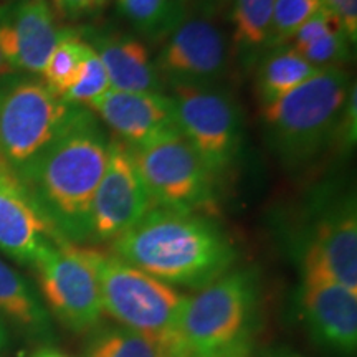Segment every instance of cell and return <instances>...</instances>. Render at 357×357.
<instances>
[{"label": "cell", "instance_id": "1", "mask_svg": "<svg viewBox=\"0 0 357 357\" xmlns=\"http://www.w3.org/2000/svg\"><path fill=\"white\" fill-rule=\"evenodd\" d=\"M111 137L86 108L73 106L56 136L13 176L61 238L89 242L91 205Z\"/></svg>", "mask_w": 357, "mask_h": 357}, {"label": "cell", "instance_id": "2", "mask_svg": "<svg viewBox=\"0 0 357 357\" xmlns=\"http://www.w3.org/2000/svg\"><path fill=\"white\" fill-rule=\"evenodd\" d=\"M111 253L174 288L202 289L231 270L236 250L205 213L154 207L111 243Z\"/></svg>", "mask_w": 357, "mask_h": 357}, {"label": "cell", "instance_id": "3", "mask_svg": "<svg viewBox=\"0 0 357 357\" xmlns=\"http://www.w3.org/2000/svg\"><path fill=\"white\" fill-rule=\"evenodd\" d=\"M354 84L346 68L331 66L261 106L266 142L284 167H305L336 144L339 119Z\"/></svg>", "mask_w": 357, "mask_h": 357}, {"label": "cell", "instance_id": "4", "mask_svg": "<svg viewBox=\"0 0 357 357\" xmlns=\"http://www.w3.org/2000/svg\"><path fill=\"white\" fill-rule=\"evenodd\" d=\"M260 284L250 268L230 270L187 296L176 357H247L258 331Z\"/></svg>", "mask_w": 357, "mask_h": 357}, {"label": "cell", "instance_id": "5", "mask_svg": "<svg viewBox=\"0 0 357 357\" xmlns=\"http://www.w3.org/2000/svg\"><path fill=\"white\" fill-rule=\"evenodd\" d=\"M95 271L101 306L116 323L153 339L176 357L177 328L187 294L162 283L113 253L82 247Z\"/></svg>", "mask_w": 357, "mask_h": 357}, {"label": "cell", "instance_id": "6", "mask_svg": "<svg viewBox=\"0 0 357 357\" xmlns=\"http://www.w3.org/2000/svg\"><path fill=\"white\" fill-rule=\"evenodd\" d=\"M71 108L40 77L19 71L0 77V158L8 171L29 164L56 136Z\"/></svg>", "mask_w": 357, "mask_h": 357}, {"label": "cell", "instance_id": "7", "mask_svg": "<svg viewBox=\"0 0 357 357\" xmlns=\"http://www.w3.org/2000/svg\"><path fill=\"white\" fill-rule=\"evenodd\" d=\"M154 207L204 213L213 208V177L181 129L129 147Z\"/></svg>", "mask_w": 357, "mask_h": 357}, {"label": "cell", "instance_id": "8", "mask_svg": "<svg viewBox=\"0 0 357 357\" xmlns=\"http://www.w3.org/2000/svg\"><path fill=\"white\" fill-rule=\"evenodd\" d=\"M177 124L213 177L229 171L243 141L238 102L227 89L213 86H171Z\"/></svg>", "mask_w": 357, "mask_h": 357}, {"label": "cell", "instance_id": "9", "mask_svg": "<svg viewBox=\"0 0 357 357\" xmlns=\"http://www.w3.org/2000/svg\"><path fill=\"white\" fill-rule=\"evenodd\" d=\"M40 291L60 323L73 333H91L101 323L100 288L82 245L56 236L35 258Z\"/></svg>", "mask_w": 357, "mask_h": 357}, {"label": "cell", "instance_id": "10", "mask_svg": "<svg viewBox=\"0 0 357 357\" xmlns=\"http://www.w3.org/2000/svg\"><path fill=\"white\" fill-rule=\"evenodd\" d=\"M231 58L230 40L208 6L185 15L164 40L155 70L164 88L213 86L225 77Z\"/></svg>", "mask_w": 357, "mask_h": 357}, {"label": "cell", "instance_id": "11", "mask_svg": "<svg viewBox=\"0 0 357 357\" xmlns=\"http://www.w3.org/2000/svg\"><path fill=\"white\" fill-rule=\"evenodd\" d=\"M154 208L131 151L124 142L111 139L108 160L91 205L89 242L113 243Z\"/></svg>", "mask_w": 357, "mask_h": 357}, {"label": "cell", "instance_id": "12", "mask_svg": "<svg viewBox=\"0 0 357 357\" xmlns=\"http://www.w3.org/2000/svg\"><path fill=\"white\" fill-rule=\"evenodd\" d=\"M301 276L324 278L357 293V208L354 195L334 200L316 217L300 247Z\"/></svg>", "mask_w": 357, "mask_h": 357}, {"label": "cell", "instance_id": "13", "mask_svg": "<svg viewBox=\"0 0 357 357\" xmlns=\"http://www.w3.org/2000/svg\"><path fill=\"white\" fill-rule=\"evenodd\" d=\"M61 33L47 0H20L0 8V53L13 71L42 77Z\"/></svg>", "mask_w": 357, "mask_h": 357}, {"label": "cell", "instance_id": "14", "mask_svg": "<svg viewBox=\"0 0 357 357\" xmlns=\"http://www.w3.org/2000/svg\"><path fill=\"white\" fill-rule=\"evenodd\" d=\"M86 109L113 131L114 139L128 147H137L178 128L176 106L166 93L108 89Z\"/></svg>", "mask_w": 357, "mask_h": 357}, {"label": "cell", "instance_id": "15", "mask_svg": "<svg viewBox=\"0 0 357 357\" xmlns=\"http://www.w3.org/2000/svg\"><path fill=\"white\" fill-rule=\"evenodd\" d=\"M303 319L321 344L352 354L357 346V293L334 281L303 276Z\"/></svg>", "mask_w": 357, "mask_h": 357}, {"label": "cell", "instance_id": "16", "mask_svg": "<svg viewBox=\"0 0 357 357\" xmlns=\"http://www.w3.org/2000/svg\"><path fill=\"white\" fill-rule=\"evenodd\" d=\"M56 231L45 220L17 177L0 169V252L13 260L32 265Z\"/></svg>", "mask_w": 357, "mask_h": 357}, {"label": "cell", "instance_id": "17", "mask_svg": "<svg viewBox=\"0 0 357 357\" xmlns=\"http://www.w3.org/2000/svg\"><path fill=\"white\" fill-rule=\"evenodd\" d=\"M79 33L105 65L111 89L164 93L166 88L160 82L144 40L137 35L100 26H84Z\"/></svg>", "mask_w": 357, "mask_h": 357}, {"label": "cell", "instance_id": "18", "mask_svg": "<svg viewBox=\"0 0 357 357\" xmlns=\"http://www.w3.org/2000/svg\"><path fill=\"white\" fill-rule=\"evenodd\" d=\"M275 0H231V55L243 70L260 61L270 48L271 15Z\"/></svg>", "mask_w": 357, "mask_h": 357}, {"label": "cell", "instance_id": "19", "mask_svg": "<svg viewBox=\"0 0 357 357\" xmlns=\"http://www.w3.org/2000/svg\"><path fill=\"white\" fill-rule=\"evenodd\" d=\"M321 68H316L293 48H273L258 61L257 96L261 106L271 105L293 89L311 79Z\"/></svg>", "mask_w": 357, "mask_h": 357}, {"label": "cell", "instance_id": "20", "mask_svg": "<svg viewBox=\"0 0 357 357\" xmlns=\"http://www.w3.org/2000/svg\"><path fill=\"white\" fill-rule=\"evenodd\" d=\"M0 314L32 336H50L52 321L47 307L20 273L0 260Z\"/></svg>", "mask_w": 357, "mask_h": 357}, {"label": "cell", "instance_id": "21", "mask_svg": "<svg viewBox=\"0 0 357 357\" xmlns=\"http://www.w3.org/2000/svg\"><path fill=\"white\" fill-rule=\"evenodd\" d=\"M116 7L137 37L160 42L182 24L190 0H116Z\"/></svg>", "mask_w": 357, "mask_h": 357}, {"label": "cell", "instance_id": "22", "mask_svg": "<svg viewBox=\"0 0 357 357\" xmlns=\"http://www.w3.org/2000/svg\"><path fill=\"white\" fill-rule=\"evenodd\" d=\"M83 357H167V354L153 339L114 324L93 329Z\"/></svg>", "mask_w": 357, "mask_h": 357}, {"label": "cell", "instance_id": "23", "mask_svg": "<svg viewBox=\"0 0 357 357\" xmlns=\"http://www.w3.org/2000/svg\"><path fill=\"white\" fill-rule=\"evenodd\" d=\"M86 45V40L82 37L79 30L63 29L55 50L48 58V63L40 78L61 100L78 77Z\"/></svg>", "mask_w": 357, "mask_h": 357}, {"label": "cell", "instance_id": "24", "mask_svg": "<svg viewBox=\"0 0 357 357\" xmlns=\"http://www.w3.org/2000/svg\"><path fill=\"white\" fill-rule=\"evenodd\" d=\"M323 8H326L324 0H275L268 52L284 47L293 35Z\"/></svg>", "mask_w": 357, "mask_h": 357}, {"label": "cell", "instance_id": "25", "mask_svg": "<svg viewBox=\"0 0 357 357\" xmlns=\"http://www.w3.org/2000/svg\"><path fill=\"white\" fill-rule=\"evenodd\" d=\"M108 89H111V84L105 65H102L98 53L93 50L91 45L88 43L78 77L70 91L65 95L63 101L70 106L86 108L89 102L105 95Z\"/></svg>", "mask_w": 357, "mask_h": 357}, {"label": "cell", "instance_id": "26", "mask_svg": "<svg viewBox=\"0 0 357 357\" xmlns=\"http://www.w3.org/2000/svg\"><path fill=\"white\" fill-rule=\"evenodd\" d=\"M300 55L321 70L342 66L351 56V42L344 30L336 29L303 48Z\"/></svg>", "mask_w": 357, "mask_h": 357}, {"label": "cell", "instance_id": "27", "mask_svg": "<svg viewBox=\"0 0 357 357\" xmlns=\"http://www.w3.org/2000/svg\"><path fill=\"white\" fill-rule=\"evenodd\" d=\"M336 29H342L341 24H339L336 17H334L328 8H323V10L316 13V15H312L311 19L293 35V38L287 43V47L293 48L294 52L300 53L303 48H306L307 45L314 42V40L324 37L326 33L333 32V30Z\"/></svg>", "mask_w": 357, "mask_h": 357}, {"label": "cell", "instance_id": "28", "mask_svg": "<svg viewBox=\"0 0 357 357\" xmlns=\"http://www.w3.org/2000/svg\"><path fill=\"white\" fill-rule=\"evenodd\" d=\"M357 134V88L351 89V95L347 98V102L342 109L341 119H339L336 146L344 151H351L356 144Z\"/></svg>", "mask_w": 357, "mask_h": 357}, {"label": "cell", "instance_id": "29", "mask_svg": "<svg viewBox=\"0 0 357 357\" xmlns=\"http://www.w3.org/2000/svg\"><path fill=\"white\" fill-rule=\"evenodd\" d=\"M324 6L336 17L352 45L357 42V0H324Z\"/></svg>", "mask_w": 357, "mask_h": 357}, {"label": "cell", "instance_id": "30", "mask_svg": "<svg viewBox=\"0 0 357 357\" xmlns=\"http://www.w3.org/2000/svg\"><path fill=\"white\" fill-rule=\"evenodd\" d=\"M109 0H55L58 10L68 19H83L95 15L108 6Z\"/></svg>", "mask_w": 357, "mask_h": 357}, {"label": "cell", "instance_id": "31", "mask_svg": "<svg viewBox=\"0 0 357 357\" xmlns=\"http://www.w3.org/2000/svg\"><path fill=\"white\" fill-rule=\"evenodd\" d=\"M32 357H68V356L61 354V352H58V351L47 349V347H45V349H40L35 352V354H32Z\"/></svg>", "mask_w": 357, "mask_h": 357}, {"label": "cell", "instance_id": "32", "mask_svg": "<svg viewBox=\"0 0 357 357\" xmlns=\"http://www.w3.org/2000/svg\"><path fill=\"white\" fill-rule=\"evenodd\" d=\"M7 344H8V336L6 331V326H3L2 321H0V356H2V352L7 347Z\"/></svg>", "mask_w": 357, "mask_h": 357}, {"label": "cell", "instance_id": "33", "mask_svg": "<svg viewBox=\"0 0 357 357\" xmlns=\"http://www.w3.org/2000/svg\"><path fill=\"white\" fill-rule=\"evenodd\" d=\"M12 71H13L12 66L7 63V60H6V58H3L2 53H0V77L12 73Z\"/></svg>", "mask_w": 357, "mask_h": 357}, {"label": "cell", "instance_id": "34", "mask_svg": "<svg viewBox=\"0 0 357 357\" xmlns=\"http://www.w3.org/2000/svg\"><path fill=\"white\" fill-rule=\"evenodd\" d=\"M0 169H7V167H6V164L2 162V158H0Z\"/></svg>", "mask_w": 357, "mask_h": 357}, {"label": "cell", "instance_id": "35", "mask_svg": "<svg viewBox=\"0 0 357 357\" xmlns=\"http://www.w3.org/2000/svg\"><path fill=\"white\" fill-rule=\"evenodd\" d=\"M280 357H291V356H280Z\"/></svg>", "mask_w": 357, "mask_h": 357}]
</instances>
